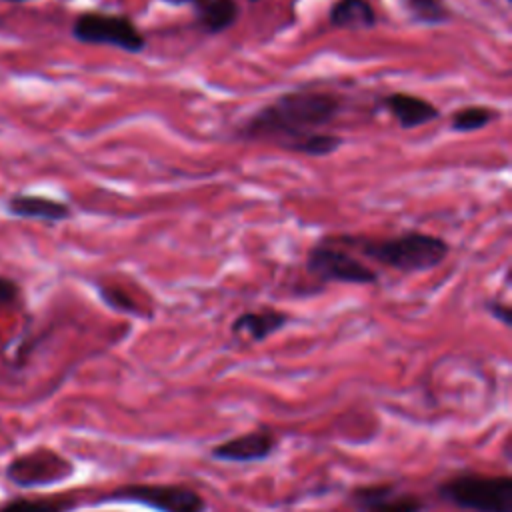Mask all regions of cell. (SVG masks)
Wrapping results in <instances>:
<instances>
[{"mask_svg":"<svg viewBox=\"0 0 512 512\" xmlns=\"http://www.w3.org/2000/svg\"><path fill=\"white\" fill-rule=\"evenodd\" d=\"M342 108L344 102L334 92L310 88L288 90L252 112L234 136L250 142H272L284 150L294 140L320 132L334 122Z\"/></svg>","mask_w":512,"mask_h":512,"instance_id":"obj_1","label":"cell"},{"mask_svg":"<svg viewBox=\"0 0 512 512\" xmlns=\"http://www.w3.org/2000/svg\"><path fill=\"white\" fill-rule=\"evenodd\" d=\"M332 244H346L360 256L396 270L400 274H420L438 268L450 254V244L436 236L420 230H408L392 238H370V236H328Z\"/></svg>","mask_w":512,"mask_h":512,"instance_id":"obj_2","label":"cell"},{"mask_svg":"<svg viewBox=\"0 0 512 512\" xmlns=\"http://www.w3.org/2000/svg\"><path fill=\"white\" fill-rule=\"evenodd\" d=\"M440 500L464 512H512V476L460 472L436 486Z\"/></svg>","mask_w":512,"mask_h":512,"instance_id":"obj_3","label":"cell"},{"mask_svg":"<svg viewBox=\"0 0 512 512\" xmlns=\"http://www.w3.org/2000/svg\"><path fill=\"white\" fill-rule=\"evenodd\" d=\"M304 272L320 286V290L326 284L376 286L380 282V276L374 268L366 266L350 250L336 246L326 238L308 250Z\"/></svg>","mask_w":512,"mask_h":512,"instance_id":"obj_4","label":"cell"},{"mask_svg":"<svg viewBox=\"0 0 512 512\" xmlns=\"http://www.w3.org/2000/svg\"><path fill=\"white\" fill-rule=\"evenodd\" d=\"M70 34L76 42L110 46L128 54H140L146 48V36L134 24L130 16L88 10L80 12L70 26Z\"/></svg>","mask_w":512,"mask_h":512,"instance_id":"obj_5","label":"cell"},{"mask_svg":"<svg viewBox=\"0 0 512 512\" xmlns=\"http://www.w3.org/2000/svg\"><path fill=\"white\" fill-rule=\"evenodd\" d=\"M138 504L154 512H206L208 504L200 492L184 484H122L100 496L96 504Z\"/></svg>","mask_w":512,"mask_h":512,"instance_id":"obj_6","label":"cell"},{"mask_svg":"<svg viewBox=\"0 0 512 512\" xmlns=\"http://www.w3.org/2000/svg\"><path fill=\"white\" fill-rule=\"evenodd\" d=\"M348 502L354 512H424L422 496L404 490L396 482L362 484L350 490Z\"/></svg>","mask_w":512,"mask_h":512,"instance_id":"obj_7","label":"cell"},{"mask_svg":"<svg viewBox=\"0 0 512 512\" xmlns=\"http://www.w3.org/2000/svg\"><path fill=\"white\" fill-rule=\"evenodd\" d=\"M276 448H278V438L274 430L262 426L212 446L210 458L218 462H232V464L264 462L274 454Z\"/></svg>","mask_w":512,"mask_h":512,"instance_id":"obj_8","label":"cell"},{"mask_svg":"<svg viewBox=\"0 0 512 512\" xmlns=\"http://www.w3.org/2000/svg\"><path fill=\"white\" fill-rule=\"evenodd\" d=\"M376 106L378 110L390 114L402 130H414V128L426 126L438 120L442 114L434 102L408 92L384 94L376 100Z\"/></svg>","mask_w":512,"mask_h":512,"instance_id":"obj_9","label":"cell"},{"mask_svg":"<svg viewBox=\"0 0 512 512\" xmlns=\"http://www.w3.org/2000/svg\"><path fill=\"white\" fill-rule=\"evenodd\" d=\"M72 470L74 468L68 460H62L52 452H36L12 462V466L8 468V476L16 484L34 486L60 482L62 478L70 476Z\"/></svg>","mask_w":512,"mask_h":512,"instance_id":"obj_10","label":"cell"},{"mask_svg":"<svg viewBox=\"0 0 512 512\" xmlns=\"http://www.w3.org/2000/svg\"><path fill=\"white\" fill-rule=\"evenodd\" d=\"M6 208L16 218L38 220L48 224H56L72 218V208L66 202L50 196H42V194H28V192L14 194L8 198Z\"/></svg>","mask_w":512,"mask_h":512,"instance_id":"obj_11","label":"cell"},{"mask_svg":"<svg viewBox=\"0 0 512 512\" xmlns=\"http://www.w3.org/2000/svg\"><path fill=\"white\" fill-rule=\"evenodd\" d=\"M290 322V316L276 308H262V310H248L238 314L232 324L230 332L234 336H246L252 342H264L272 334L280 332Z\"/></svg>","mask_w":512,"mask_h":512,"instance_id":"obj_12","label":"cell"},{"mask_svg":"<svg viewBox=\"0 0 512 512\" xmlns=\"http://www.w3.org/2000/svg\"><path fill=\"white\" fill-rule=\"evenodd\" d=\"M194 26L208 36L230 30L240 18V6L236 0H194Z\"/></svg>","mask_w":512,"mask_h":512,"instance_id":"obj_13","label":"cell"},{"mask_svg":"<svg viewBox=\"0 0 512 512\" xmlns=\"http://www.w3.org/2000/svg\"><path fill=\"white\" fill-rule=\"evenodd\" d=\"M330 26L338 30H368L378 22V14L368 0H336L328 10Z\"/></svg>","mask_w":512,"mask_h":512,"instance_id":"obj_14","label":"cell"},{"mask_svg":"<svg viewBox=\"0 0 512 512\" xmlns=\"http://www.w3.org/2000/svg\"><path fill=\"white\" fill-rule=\"evenodd\" d=\"M400 10L412 24L442 26L450 20L452 12L444 0H396Z\"/></svg>","mask_w":512,"mask_h":512,"instance_id":"obj_15","label":"cell"},{"mask_svg":"<svg viewBox=\"0 0 512 512\" xmlns=\"http://www.w3.org/2000/svg\"><path fill=\"white\" fill-rule=\"evenodd\" d=\"M344 144H346V140L340 134L320 130V132H312V134H306V136L294 140L284 150L292 152V154H300V156H310V158H326V156H332L334 152H338Z\"/></svg>","mask_w":512,"mask_h":512,"instance_id":"obj_16","label":"cell"},{"mask_svg":"<svg viewBox=\"0 0 512 512\" xmlns=\"http://www.w3.org/2000/svg\"><path fill=\"white\" fill-rule=\"evenodd\" d=\"M500 118V112L484 106V104H474V106H464L458 108L452 116H450V130L456 134H470V132H478L486 126H490L494 120Z\"/></svg>","mask_w":512,"mask_h":512,"instance_id":"obj_17","label":"cell"},{"mask_svg":"<svg viewBox=\"0 0 512 512\" xmlns=\"http://www.w3.org/2000/svg\"><path fill=\"white\" fill-rule=\"evenodd\" d=\"M76 506L70 498H42V500H14L0 508V512H70Z\"/></svg>","mask_w":512,"mask_h":512,"instance_id":"obj_18","label":"cell"},{"mask_svg":"<svg viewBox=\"0 0 512 512\" xmlns=\"http://www.w3.org/2000/svg\"><path fill=\"white\" fill-rule=\"evenodd\" d=\"M98 294L102 298V302L106 306H110L112 310L116 312H122V314H130V316H136V318H144V310L140 308V304L130 296L126 294L122 288L118 286H98Z\"/></svg>","mask_w":512,"mask_h":512,"instance_id":"obj_19","label":"cell"},{"mask_svg":"<svg viewBox=\"0 0 512 512\" xmlns=\"http://www.w3.org/2000/svg\"><path fill=\"white\" fill-rule=\"evenodd\" d=\"M484 308H486V312L494 318V320H498L500 324H504L506 328H510L512 326V308L506 304V302H500V300H486V304H484Z\"/></svg>","mask_w":512,"mask_h":512,"instance_id":"obj_20","label":"cell"},{"mask_svg":"<svg viewBox=\"0 0 512 512\" xmlns=\"http://www.w3.org/2000/svg\"><path fill=\"white\" fill-rule=\"evenodd\" d=\"M20 294L18 284L12 278L0 276V304H12Z\"/></svg>","mask_w":512,"mask_h":512,"instance_id":"obj_21","label":"cell"},{"mask_svg":"<svg viewBox=\"0 0 512 512\" xmlns=\"http://www.w3.org/2000/svg\"><path fill=\"white\" fill-rule=\"evenodd\" d=\"M160 2H164L168 6H186V4H192L194 0H160Z\"/></svg>","mask_w":512,"mask_h":512,"instance_id":"obj_22","label":"cell"},{"mask_svg":"<svg viewBox=\"0 0 512 512\" xmlns=\"http://www.w3.org/2000/svg\"><path fill=\"white\" fill-rule=\"evenodd\" d=\"M4 2H12V4H20V2H30V0H4Z\"/></svg>","mask_w":512,"mask_h":512,"instance_id":"obj_23","label":"cell"},{"mask_svg":"<svg viewBox=\"0 0 512 512\" xmlns=\"http://www.w3.org/2000/svg\"><path fill=\"white\" fill-rule=\"evenodd\" d=\"M248 2H262V0H248Z\"/></svg>","mask_w":512,"mask_h":512,"instance_id":"obj_24","label":"cell"}]
</instances>
